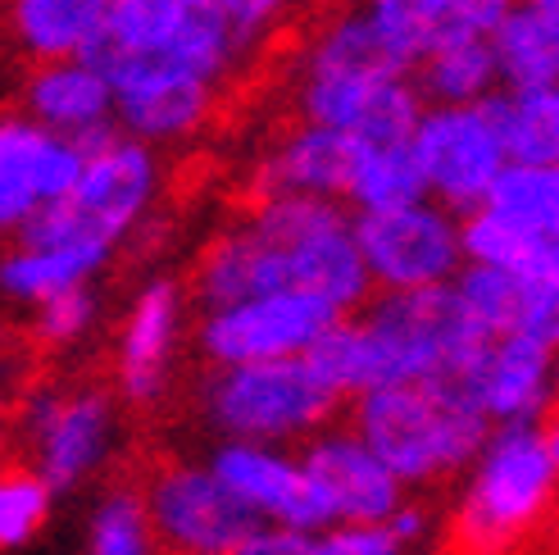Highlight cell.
<instances>
[{"instance_id":"cell-40","label":"cell","mask_w":559,"mask_h":555,"mask_svg":"<svg viewBox=\"0 0 559 555\" xmlns=\"http://www.w3.org/2000/svg\"><path fill=\"white\" fill-rule=\"evenodd\" d=\"M510 5H523V0H510Z\"/></svg>"},{"instance_id":"cell-36","label":"cell","mask_w":559,"mask_h":555,"mask_svg":"<svg viewBox=\"0 0 559 555\" xmlns=\"http://www.w3.org/2000/svg\"><path fill=\"white\" fill-rule=\"evenodd\" d=\"M542 437H546V451H550V460H555V469H559V401L542 414Z\"/></svg>"},{"instance_id":"cell-8","label":"cell","mask_w":559,"mask_h":555,"mask_svg":"<svg viewBox=\"0 0 559 555\" xmlns=\"http://www.w3.org/2000/svg\"><path fill=\"white\" fill-rule=\"evenodd\" d=\"M414 155L428 182V201L460 219L478 214L510 169V151L487 105H428L414 132Z\"/></svg>"},{"instance_id":"cell-3","label":"cell","mask_w":559,"mask_h":555,"mask_svg":"<svg viewBox=\"0 0 559 555\" xmlns=\"http://www.w3.org/2000/svg\"><path fill=\"white\" fill-rule=\"evenodd\" d=\"M201 410L223 433V441H255V447L300 441L305 447L350 405L300 355L269 359V365L210 369L201 382Z\"/></svg>"},{"instance_id":"cell-29","label":"cell","mask_w":559,"mask_h":555,"mask_svg":"<svg viewBox=\"0 0 559 555\" xmlns=\"http://www.w3.org/2000/svg\"><path fill=\"white\" fill-rule=\"evenodd\" d=\"M378 27L401 46V55L418 69V60L428 55V46L445 33V23L455 19L464 0H359Z\"/></svg>"},{"instance_id":"cell-31","label":"cell","mask_w":559,"mask_h":555,"mask_svg":"<svg viewBox=\"0 0 559 555\" xmlns=\"http://www.w3.org/2000/svg\"><path fill=\"white\" fill-rule=\"evenodd\" d=\"M92 310H96L92 292H87V287H69V292H60V296L41 300L37 315H33V323H27L23 332H27V342H33L41 355L64 351V346H73V342L82 338V332H87Z\"/></svg>"},{"instance_id":"cell-13","label":"cell","mask_w":559,"mask_h":555,"mask_svg":"<svg viewBox=\"0 0 559 555\" xmlns=\"http://www.w3.org/2000/svg\"><path fill=\"white\" fill-rule=\"evenodd\" d=\"M210 469L273 529H296L314 538L332 529L310 474L287 451L255 447V441H218Z\"/></svg>"},{"instance_id":"cell-37","label":"cell","mask_w":559,"mask_h":555,"mask_svg":"<svg viewBox=\"0 0 559 555\" xmlns=\"http://www.w3.org/2000/svg\"><path fill=\"white\" fill-rule=\"evenodd\" d=\"M10 433H14V414H10V397L0 392V447H5Z\"/></svg>"},{"instance_id":"cell-27","label":"cell","mask_w":559,"mask_h":555,"mask_svg":"<svg viewBox=\"0 0 559 555\" xmlns=\"http://www.w3.org/2000/svg\"><path fill=\"white\" fill-rule=\"evenodd\" d=\"M55 492L41 479V469L23 456L0 460V551H14L41 533Z\"/></svg>"},{"instance_id":"cell-21","label":"cell","mask_w":559,"mask_h":555,"mask_svg":"<svg viewBox=\"0 0 559 555\" xmlns=\"http://www.w3.org/2000/svg\"><path fill=\"white\" fill-rule=\"evenodd\" d=\"M500 92H546L559 87V19L523 0L496 33Z\"/></svg>"},{"instance_id":"cell-35","label":"cell","mask_w":559,"mask_h":555,"mask_svg":"<svg viewBox=\"0 0 559 555\" xmlns=\"http://www.w3.org/2000/svg\"><path fill=\"white\" fill-rule=\"evenodd\" d=\"M386 529L396 533V542H401V546H414V542H424V538H428V529H432V515H428V506L405 501L396 515L386 519Z\"/></svg>"},{"instance_id":"cell-1","label":"cell","mask_w":559,"mask_h":555,"mask_svg":"<svg viewBox=\"0 0 559 555\" xmlns=\"http://www.w3.org/2000/svg\"><path fill=\"white\" fill-rule=\"evenodd\" d=\"M350 428L405 487H428L473 469L496 424L455 378L396 382L350 401Z\"/></svg>"},{"instance_id":"cell-6","label":"cell","mask_w":559,"mask_h":555,"mask_svg":"<svg viewBox=\"0 0 559 555\" xmlns=\"http://www.w3.org/2000/svg\"><path fill=\"white\" fill-rule=\"evenodd\" d=\"M115 382H55L41 374L14 401V437L23 441L19 456L41 469L50 492L78 487L105 460L115 433Z\"/></svg>"},{"instance_id":"cell-15","label":"cell","mask_w":559,"mask_h":555,"mask_svg":"<svg viewBox=\"0 0 559 555\" xmlns=\"http://www.w3.org/2000/svg\"><path fill=\"white\" fill-rule=\"evenodd\" d=\"M182 292L205 319V315L233 310V305H246L255 296L287 292V269L269 241H260L246 224H233L201 246V256L187 269Z\"/></svg>"},{"instance_id":"cell-28","label":"cell","mask_w":559,"mask_h":555,"mask_svg":"<svg viewBox=\"0 0 559 555\" xmlns=\"http://www.w3.org/2000/svg\"><path fill=\"white\" fill-rule=\"evenodd\" d=\"M487 210L510 219L519 228H555L559 224V169H533V164H510L500 174Z\"/></svg>"},{"instance_id":"cell-16","label":"cell","mask_w":559,"mask_h":555,"mask_svg":"<svg viewBox=\"0 0 559 555\" xmlns=\"http://www.w3.org/2000/svg\"><path fill=\"white\" fill-rule=\"evenodd\" d=\"M555 365L559 351L514 332V338H500L487 346V355L464 378V387L478 397L496 428L542 424V414L555 405Z\"/></svg>"},{"instance_id":"cell-18","label":"cell","mask_w":559,"mask_h":555,"mask_svg":"<svg viewBox=\"0 0 559 555\" xmlns=\"http://www.w3.org/2000/svg\"><path fill=\"white\" fill-rule=\"evenodd\" d=\"M277 256H283V269H287V292L319 296L346 319L359 315L378 296L365 251H359V241H355V219L337 228H323L305 241H292Z\"/></svg>"},{"instance_id":"cell-2","label":"cell","mask_w":559,"mask_h":555,"mask_svg":"<svg viewBox=\"0 0 559 555\" xmlns=\"http://www.w3.org/2000/svg\"><path fill=\"white\" fill-rule=\"evenodd\" d=\"M559 469L546 451L542 424H506L483 447L468 474L451 542L460 555H506L546 519Z\"/></svg>"},{"instance_id":"cell-9","label":"cell","mask_w":559,"mask_h":555,"mask_svg":"<svg viewBox=\"0 0 559 555\" xmlns=\"http://www.w3.org/2000/svg\"><path fill=\"white\" fill-rule=\"evenodd\" d=\"M355 241L365 251L378 292H424L451 287L464 256V219L441 210L437 201H418L401 210L355 214Z\"/></svg>"},{"instance_id":"cell-11","label":"cell","mask_w":559,"mask_h":555,"mask_svg":"<svg viewBox=\"0 0 559 555\" xmlns=\"http://www.w3.org/2000/svg\"><path fill=\"white\" fill-rule=\"evenodd\" d=\"M296 460L310 474L332 529H342V523H386L405 506V483L369 451V441L350 424L323 428L319 437L305 441Z\"/></svg>"},{"instance_id":"cell-26","label":"cell","mask_w":559,"mask_h":555,"mask_svg":"<svg viewBox=\"0 0 559 555\" xmlns=\"http://www.w3.org/2000/svg\"><path fill=\"white\" fill-rule=\"evenodd\" d=\"M100 264L105 260L78 256V251H27V246H19V251H10L0 260V292L14 296V300L41 305L69 287H82Z\"/></svg>"},{"instance_id":"cell-20","label":"cell","mask_w":559,"mask_h":555,"mask_svg":"<svg viewBox=\"0 0 559 555\" xmlns=\"http://www.w3.org/2000/svg\"><path fill=\"white\" fill-rule=\"evenodd\" d=\"M414 82L428 105H487L500 92L496 37L451 19L445 33L418 60Z\"/></svg>"},{"instance_id":"cell-32","label":"cell","mask_w":559,"mask_h":555,"mask_svg":"<svg viewBox=\"0 0 559 555\" xmlns=\"http://www.w3.org/2000/svg\"><path fill=\"white\" fill-rule=\"evenodd\" d=\"M214 5L228 14L233 33H237V42H241V50H246V64H250V60L260 55V46L296 14L300 0H214ZM246 64H241V69H246Z\"/></svg>"},{"instance_id":"cell-7","label":"cell","mask_w":559,"mask_h":555,"mask_svg":"<svg viewBox=\"0 0 559 555\" xmlns=\"http://www.w3.org/2000/svg\"><path fill=\"white\" fill-rule=\"evenodd\" d=\"M87 64L100 69L105 82L115 87V109L136 137L169 142V137H187L205 119H214L218 82L187 69L169 46L123 50L100 37L87 55Z\"/></svg>"},{"instance_id":"cell-23","label":"cell","mask_w":559,"mask_h":555,"mask_svg":"<svg viewBox=\"0 0 559 555\" xmlns=\"http://www.w3.org/2000/svg\"><path fill=\"white\" fill-rule=\"evenodd\" d=\"M428 201V182L418 169L414 142L409 146H365L359 142V164L350 182V210L355 214H378V210H401Z\"/></svg>"},{"instance_id":"cell-12","label":"cell","mask_w":559,"mask_h":555,"mask_svg":"<svg viewBox=\"0 0 559 555\" xmlns=\"http://www.w3.org/2000/svg\"><path fill=\"white\" fill-rule=\"evenodd\" d=\"M82 160L73 142L37 128L33 119L0 115V233L27 228L41 210L73 197L82 182Z\"/></svg>"},{"instance_id":"cell-22","label":"cell","mask_w":559,"mask_h":555,"mask_svg":"<svg viewBox=\"0 0 559 555\" xmlns=\"http://www.w3.org/2000/svg\"><path fill=\"white\" fill-rule=\"evenodd\" d=\"M491 119L506 137L510 164L559 169V87L546 92H496L487 101Z\"/></svg>"},{"instance_id":"cell-25","label":"cell","mask_w":559,"mask_h":555,"mask_svg":"<svg viewBox=\"0 0 559 555\" xmlns=\"http://www.w3.org/2000/svg\"><path fill=\"white\" fill-rule=\"evenodd\" d=\"M87 555H164L159 538L151 529L142 487H136V479L128 474V469L109 483V492L100 496V506L92 515Z\"/></svg>"},{"instance_id":"cell-38","label":"cell","mask_w":559,"mask_h":555,"mask_svg":"<svg viewBox=\"0 0 559 555\" xmlns=\"http://www.w3.org/2000/svg\"><path fill=\"white\" fill-rule=\"evenodd\" d=\"M533 5H537V10H546L550 19H559V0H533Z\"/></svg>"},{"instance_id":"cell-14","label":"cell","mask_w":559,"mask_h":555,"mask_svg":"<svg viewBox=\"0 0 559 555\" xmlns=\"http://www.w3.org/2000/svg\"><path fill=\"white\" fill-rule=\"evenodd\" d=\"M109 109H115V87H109L105 73L92 69L87 60L23 69L19 115L55 137H64V142H73L82 160L115 137Z\"/></svg>"},{"instance_id":"cell-5","label":"cell","mask_w":559,"mask_h":555,"mask_svg":"<svg viewBox=\"0 0 559 555\" xmlns=\"http://www.w3.org/2000/svg\"><path fill=\"white\" fill-rule=\"evenodd\" d=\"M128 474L142 487L164 555H237L260 529H269L210 464L151 456L146 464H132Z\"/></svg>"},{"instance_id":"cell-17","label":"cell","mask_w":559,"mask_h":555,"mask_svg":"<svg viewBox=\"0 0 559 555\" xmlns=\"http://www.w3.org/2000/svg\"><path fill=\"white\" fill-rule=\"evenodd\" d=\"M178 315H182V292L174 283H151L132 300L115 355V392L132 410H146L164 397L178 342Z\"/></svg>"},{"instance_id":"cell-39","label":"cell","mask_w":559,"mask_h":555,"mask_svg":"<svg viewBox=\"0 0 559 555\" xmlns=\"http://www.w3.org/2000/svg\"><path fill=\"white\" fill-rule=\"evenodd\" d=\"M555 401H559V365H555Z\"/></svg>"},{"instance_id":"cell-24","label":"cell","mask_w":559,"mask_h":555,"mask_svg":"<svg viewBox=\"0 0 559 555\" xmlns=\"http://www.w3.org/2000/svg\"><path fill=\"white\" fill-rule=\"evenodd\" d=\"M527 292L533 283L519 273L491 269V264H464L455 278V296L464 305V315L478 323V332H487L491 342L514 338L527 315Z\"/></svg>"},{"instance_id":"cell-19","label":"cell","mask_w":559,"mask_h":555,"mask_svg":"<svg viewBox=\"0 0 559 555\" xmlns=\"http://www.w3.org/2000/svg\"><path fill=\"white\" fill-rule=\"evenodd\" d=\"M109 27V0H5V33L27 69L87 60Z\"/></svg>"},{"instance_id":"cell-4","label":"cell","mask_w":559,"mask_h":555,"mask_svg":"<svg viewBox=\"0 0 559 555\" xmlns=\"http://www.w3.org/2000/svg\"><path fill=\"white\" fill-rule=\"evenodd\" d=\"M382 342L391 387L396 382H432L455 378L464 382L478 359L487 355L491 338L478 332L464 315V305L451 287H424V292H378L365 310H359Z\"/></svg>"},{"instance_id":"cell-30","label":"cell","mask_w":559,"mask_h":555,"mask_svg":"<svg viewBox=\"0 0 559 555\" xmlns=\"http://www.w3.org/2000/svg\"><path fill=\"white\" fill-rule=\"evenodd\" d=\"M187 19V0H109L105 42L123 50H164L174 46Z\"/></svg>"},{"instance_id":"cell-34","label":"cell","mask_w":559,"mask_h":555,"mask_svg":"<svg viewBox=\"0 0 559 555\" xmlns=\"http://www.w3.org/2000/svg\"><path fill=\"white\" fill-rule=\"evenodd\" d=\"M237 555H314V533H296V529H260Z\"/></svg>"},{"instance_id":"cell-33","label":"cell","mask_w":559,"mask_h":555,"mask_svg":"<svg viewBox=\"0 0 559 555\" xmlns=\"http://www.w3.org/2000/svg\"><path fill=\"white\" fill-rule=\"evenodd\" d=\"M314 555H405L386 523H342L314 538Z\"/></svg>"},{"instance_id":"cell-10","label":"cell","mask_w":559,"mask_h":555,"mask_svg":"<svg viewBox=\"0 0 559 555\" xmlns=\"http://www.w3.org/2000/svg\"><path fill=\"white\" fill-rule=\"evenodd\" d=\"M328 300L305 292H273L255 296L233 310L205 315L195 328V346L210 359V369H237V365H269V359H300L332 323H342Z\"/></svg>"}]
</instances>
